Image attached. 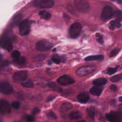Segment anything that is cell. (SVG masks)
<instances>
[{
	"label": "cell",
	"mask_w": 122,
	"mask_h": 122,
	"mask_svg": "<svg viewBox=\"0 0 122 122\" xmlns=\"http://www.w3.org/2000/svg\"><path fill=\"white\" fill-rule=\"evenodd\" d=\"M52 60L56 64H59L61 62V59L59 57V56L54 54L52 56Z\"/></svg>",
	"instance_id": "27"
},
{
	"label": "cell",
	"mask_w": 122,
	"mask_h": 122,
	"mask_svg": "<svg viewBox=\"0 0 122 122\" xmlns=\"http://www.w3.org/2000/svg\"><path fill=\"white\" fill-rule=\"evenodd\" d=\"M1 58V55L0 54V59Z\"/></svg>",
	"instance_id": "46"
},
{
	"label": "cell",
	"mask_w": 122,
	"mask_h": 122,
	"mask_svg": "<svg viewBox=\"0 0 122 122\" xmlns=\"http://www.w3.org/2000/svg\"><path fill=\"white\" fill-rule=\"evenodd\" d=\"M119 112H120L122 114V104H121L120 106H119Z\"/></svg>",
	"instance_id": "42"
},
{
	"label": "cell",
	"mask_w": 122,
	"mask_h": 122,
	"mask_svg": "<svg viewBox=\"0 0 122 122\" xmlns=\"http://www.w3.org/2000/svg\"><path fill=\"white\" fill-rule=\"evenodd\" d=\"M74 5L76 10L82 13H86L90 10V5L87 0H75Z\"/></svg>",
	"instance_id": "1"
},
{
	"label": "cell",
	"mask_w": 122,
	"mask_h": 122,
	"mask_svg": "<svg viewBox=\"0 0 122 122\" xmlns=\"http://www.w3.org/2000/svg\"><path fill=\"white\" fill-rule=\"evenodd\" d=\"M8 64V62H7V61H3L0 62V68L4 67V66H6V65Z\"/></svg>",
	"instance_id": "38"
},
{
	"label": "cell",
	"mask_w": 122,
	"mask_h": 122,
	"mask_svg": "<svg viewBox=\"0 0 122 122\" xmlns=\"http://www.w3.org/2000/svg\"><path fill=\"white\" fill-rule=\"evenodd\" d=\"M86 112L89 117L92 119H94L95 115V109L92 106H90L86 109Z\"/></svg>",
	"instance_id": "20"
},
{
	"label": "cell",
	"mask_w": 122,
	"mask_h": 122,
	"mask_svg": "<svg viewBox=\"0 0 122 122\" xmlns=\"http://www.w3.org/2000/svg\"><path fill=\"white\" fill-rule=\"evenodd\" d=\"M106 118L109 122H122V114L119 112L111 111L106 114Z\"/></svg>",
	"instance_id": "5"
},
{
	"label": "cell",
	"mask_w": 122,
	"mask_h": 122,
	"mask_svg": "<svg viewBox=\"0 0 122 122\" xmlns=\"http://www.w3.org/2000/svg\"><path fill=\"white\" fill-rule=\"evenodd\" d=\"M104 58L103 55H96L88 56L85 58L86 61H102Z\"/></svg>",
	"instance_id": "17"
},
{
	"label": "cell",
	"mask_w": 122,
	"mask_h": 122,
	"mask_svg": "<svg viewBox=\"0 0 122 122\" xmlns=\"http://www.w3.org/2000/svg\"><path fill=\"white\" fill-rule=\"evenodd\" d=\"M26 61V59L24 57H20L18 58L14 59L13 60V62L19 65H24Z\"/></svg>",
	"instance_id": "21"
},
{
	"label": "cell",
	"mask_w": 122,
	"mask_h": 122,
	"mask_svg": "<svg viewBox=\"0 0 122 122\" xmlns=\"http://www.w3.org/2000/svg\"><path fill=\"white\" fill-rule=\"evenodd\" d=\"M54 5V1L52 0H43L39 5V7L42 9L50 8Z\"/></svg>",
	"instance_id": "15"
},
{
	"label": "cell",
	"mask_w": 122,
	"mask_h": 122,
	"mask_svg": "<svg viewBox=\"0 0 122 122\" xmlns=\"http://www.w3.org/2000/svg\"><path fill=\"white\" fill-rule=\"evenodd\" d=\"M72 107V104L68 102H64L63 103L60 108V112L62 113H64L68 111L69 110H70Z\"/></svg>",
	"instance_id": "18"
},
{
	"label": "cell",
	"mask_w": 122,
	"mask_h": 122,
	"mask_svg": "<svg viewBox=\"0 0 122 122\" xmlns=\"http://www.w3.org/2000/svg\"><path fill=\"white\" fill-rule=\"evenodd\" d=\"M81 26L79 23L75 22L73 23L69 29V32L70 37L72 38L78 37L81 32Z\"/></svg>",
	"instance_id": "4"
},
{
	"label": "cell",
	"mask_w": 122,
	"mask_h": 122,
	"mask_svg": "<svg viewBox=\"0 0 122 122\" xmlns=\"http://www.w3.org/2000/svg\"><path fill=\"white\" fill-rule=\"evenodd\" d=\"M39 15L42 19H44L46 20L50 19L51 17V14L49 12L46 11L44 10L40 11L39 12Z\"/></svg>",
	"instance_id": "22"
},
{
	"label": "cell",
	"mask_w": 122,
	"mask_h": 122,
	"mask_svg": "<svg viewBox=\"0 0 122 122\" xmlns=\"http://www.w3.org/2000/svg\"><path fill=\"white\" fill-rule=\"evenodd\" d=\"M21 85L23 87L28 88H32L34 87V84L32 82L28 81H23L21 83Z\"/></svg>",
	"instance_id": "25"
},
{
	"label": "cell",
	"mask_w": 122,
	"mask_h": 122,
	"mask_svg": "<svg viewBox=\"0 0 122 122\" xmlns=\"http://www.w3.org/2000/svg\"><path fill=\"white\" fill-rule=\"evenodd\" d=\"M28 76L27 72L25 71H19L15 72L12 76V79L16 82L24 81Z\"/></svg>",
	"instance_id": "9"
},
{
	"label": "cell",
	"mask_w": 122,
	"mask_h": 122,
	"mask_svg": "<svg viewBox=\"0 0 122 122\" xmlns=\"http://www.w3.org/2000/svg\"><path fill=\"white\" fill-rule=\"evenodd\" d=\"M86 122V121L85 120H81V121H77V122Z\"/></svg>",
	"instance_id": "45"
},
{
	"label": "cell",
	"mask_w": 122,
	"mask_h": 122,
	"mask_svg": "<svg viewBox=\"0 0 122 122\" xmlns=\"http://www.w3.org/2000/svg\"><path fill=\"white\" fill-rule=\"evenodd\" d=\"M30 23L28 20H25L21 21L19 24V30L21 36L28 35L30 30Z\"/></svg>",
	"instance_id": "6"
},
{
	"label": "cell",
	"mask_w": 122,
	"mask_h": 122,
	"mask_svg": "<svg viewBox=\"0 0 122 122\" xmlns=\"http://www.w3.org/2000/svg\"><path fill=\"white\" fill-rule=\"evenodd\" d=\"M82 116V113L79 111H73L71 112L69 115V117L70 119L72 120H77L81 119Z\"/></svg>",
	"instance_id": "16"
},
{
	"label": "cell",
	"mask_w": 122,
	"mask_h": 122,
	"mask_svg": "<svg viewBox=\"0 0 122 122\" xmlns=\"http://www.w3.org/2000/svg\"><path fill=\"white\" fill-rule=\"evenodd\" d=\"M51 42L46 40H41L36 43L35 47L37 50L40 51H46L52 47Z\"/></svg>",
	"instance_id": "7"
},
{
	"label": "cell",
	"mask_w": 122,
	"mask_h": 122,
	"mask_svg": "<svg viewBox=\"0 0 122 122\" xmlns=\"http://www.w3.org/2000/svg\"><path fill=\"white\" fill-rule=\"evenodd\" d=\"M25 119L26 120L29 122H31L32 121H33L34 120V117L32 115H27L25 117Z\"/></svg>",
	"instance_id": "35"
},
{
	"label": "cell",
	"mask_w": 122,
	"mask_h": 122,
	"mask_svg": "<svg viewBox=\"0 0 122 122\" xmlns=\"http://www.w3.org/2000/svg\"><path fill=\"white\" fill-rule=\"evenodd\" d=\"M40 110L39 108H36L34 109H33V110L32 111V113L33 114H37V113H38L40 112Z\"/></svg>",
	"instance_id": "41"
},
{
	"label": "cell",
	"mask_w": 122,
	"mask_h": 122,
	"mask_svg": "<svg viewBox=\"0 0 122 122\" xmlns=\"http://www.w3.org/2000/svg\"><path fill=\"white\" fill-rule=\"evenodd\" d=\"M122 80V73L115 75L110 78V81L112 82H117Z\"/></svg>",
	"instance_id": "24"
},
{
	"label": "cell",
	"mask_w": 122,
	"mask_h": 122,
	"mask_svg": "<svg viewBox=\"0 0 122 122\" xmlns=\"http://www.w3.org/2000/svg\"><path fill=\"white\" fill-rule=\"evenodd\" d=\"M113 14L112 9L109 6H106L103 8L102 10L101 18L104 20H108L112 17Z\"/></svg>",
	"instance_id": "10"
},
{
	"label": "cell",
	"mask_w": 122,
	"mask_h": 122,
	"mask_svg": "<svg viewBox=\"0 0 122 122\" xmlns=\"http://www.w3.org/2000/svg\"><path fill=\"white\" fill-rule=\"evenodd\" d=\"M102 90L103 87L102 86L95 85L90 88V92L93 95L99 96L102 93Z\"/></svg>",
	"instance_id": "14"
},
{
	"label": "cell",
	"mask_w": 122,
	"mask_h": 122,
	"mask_svg": "<svg viewBox=\"0 0 122 122\" xmlns=\"http://www.w3.org/2000/svg\"><path fill=\"white\" fill-rule=\"evenodd\" d=\"M20 53L19 51L17 50H14L12 51L11 53V56L14 59H16L20 57Z\"/></svg>",
	"instance_id": "28"
},
{
	"label": "cell",
	"mask_w": 122,
	"mask_h": 122,
	"mask_svg": "<svg viewBox=\"0 0 122 122\" xmlns=\"http://www.w3.org/2000/svg\"><path fill=\"white\" fill-rule=\"evenodd\" d=\"M116 28L115 20H112L109 24V29L111 30H113Z\"/></svg>",
	"instance_id": "33"
},
{
	"label": "cell",
	"mask_w": 122,
	"mask_h": 122,
	"mask_svg": "<svg viewBox=\"0 0 122 122\" xmlns=\"http://www.w3.org/2000/svg\"><path fill=\"white\" fill-rule=\"evenodd\" d=\"M10 106L9 102L4 99L0 100V112L2 114H8L10 112Z\"/></svg>",
	"instance_id": "12"
},
{
	"label": "cell",
	"mask_w": 122,
	"mask_h": 122,
	"mask_svg": "<svg viewBox=\"0 0 122 122\" xmlns=\"http://www.w3.org/2000/svg\"><path fill=\"white\" fill-rule=\"evenodd\" d=\"M58 83L63 85L71 84L75 82L74 79L71 76L68 75H64L60 77L57 79Z\"/></svg>",
	"instance_id": "11"
},
{
	"label": "cell",
	"mask_w": 122,
	"mask_h": 122,
	"mask_svg": "<svg viewBox=\"0 0 122 122\" xmlns=\"http://www.w3.org/2000/svg\"><path fill=\"white\" fill-rule=\"evenodd\" d=\"M115 25H116V28H119L121 27V24L120 23V21L118 20H115Z\"/></svg>",
	"instance_id": "39"
},
{
	"label": "cell",
	"mask_w": 122,
	"mask_h": 122,
	"mask_svg": "<svg viewBox=\"0 0 122 122\" xmlns=\"http://www.w3.org/2000/svg\"><path fill=\"white\" fill-rule=\"evenodd\" d=\"M11 105H12V107L15 109H18L20 108V103L19 102L15 101L12 103Z\"/></svg>",
	"instance_id": "31"
},
{
	"label": "cell",
	"mask_w": 122,
	"mask_h": 122,
	"mask_svg": "<svg viewBox=\"0 0 122 122\" xmlns=\"http://www.w3.org/2000/svg\"><path fill=\"white\" fill-rule=\"evenodd\" d=\"M119 100L120 102H122V96H120L119 98Z\"/></svg>",
	"instance_id": "44"
},
{
	"label": "cell",
	"mask_w": 122,
	"mask_h": 122,
	"mask_svg": "<svg viewBox=\"0 0 122 122\" xmlns=\"http://www.w3.org/2000/svg\"><path fill=\"white\" fill-rule=\"evenodd\" d=\"M55 96H54V95H50L48 97V98H47V101L48 102H50V101H51V100H53L54 98H55Z\"/></svg>",
	"instance_id": "40"
},
{
	"label": "cell",
	"mask_w": 122,
	"mask_h": 122,
	"mask_svg": "<svg viewBox=\"0 0 122 122\" xmlns=\"http://www.w3.org/2000/svg\"><path fill=\"white\" fill-rule=\"evenodd\" d=\"M119 3L122 4V0H116Z\"/></svg>",
	"instance_id": "43"
},
{
	"label": "cell",
	"mask_w": 122,
	"mask_h": 122,
	"mask_svg": "<svg viewBox=\"0 0 122 122\" xmlns=\"http://www.w3.org/2000/svg\"><path fill=\"white\" fill-rule=\"evenodd\" d=\"M49 86L50 87H51L52 89H54L55 90H59V88L58 87V86L56 85V84L55 83H54V82H50L49 83Z\"/></svg>",
	"instance_id": "34"
},
{
	"label": "cell",
	"mask_w": 122,
	"mask_h": 122,
	"mask_svg": "<svg viewBox=\"0 0 122 122\" xmlns=\"http://www.w3.org/2000/svg\"><path fill=\"white\" fill-rule=\"evenodd\" d=\"M13 89L11 85L8 82L2 81L0 82V92L5 95H9L13 92Z\"/></svg>",
	"instance_id": "8"
},
{
	"label": "cell",
	"mask_w": 122,
	"mask_h": 122,
	"mask_svg": "<svg viewBox=\"0 0 122 122\" xmlns=\"http://www.w3.org/2000/svg\"><path fill=\"white\" fill-rule=\"evenodd\" d=\"M96 37L97 39V41L100 43H103V38L102 36L100 34V33H96Z\"/></svg>",
	"instance_id": "30"
},
{
	"label": "cell",
	"mask_w": 122,
	"mask_h": 122,
	"mask_svg": "<svg viewBox=\"0 0 122 122\" xmlns=\"http://www.w3.org/2000/svg\"><path fill=\"white\" fill-rule=\"evenodd\" d=\"M118 68V66H117L116 67H115V68H109L107 69L106 73L108 75H112V74L115 73L117 71Z\"/></svg>",
	"instance_id": "26"
},
{
	"label": "cell",
	"mask_w": 122,
	"mask_h": 122,
	"mask_svg": "<svg viewBox=\"0 0 122 122\" xmlns=\"http://www.w3.org/2000/svg\"><path fill=\"white\" fill-rule=\"evenodd\" d=\"M47 114H48V116L49 117L53 118L54 119H56L57 118V116H56V114L52 112H50Z\"/></svg>",
	"instance_id": "36"
},
{
	"label": "cell",
	"mask_w": 122,
	"mask_h": 122,
	"mask_svg": "<svg viewBox=\"0 0 122 122\" xmlns=\"http://www.w3.org/2000/svg\"><path fill=\"white\" fill-rule=\"evenodd\" d=\"M96 67L95 65H88L79 68L76 71L77 76L82 77L86 76L94 71Z\"/></svg>",
	"instance_id": "2"
},
{
	"label": "cell",
	"mask_w": 122,
	"mask_h": 122,
	"mask_svg": "<svg viewBox=\"0 0 122 122\" xmlns=\"http://www.w3.org/2000/svg\"><path fill=\"white\" fill-rule=\"evenodd\" d=\"M110 89L112 91H116L117 90V87L116 85H114V84H112L110 86Z\"/></svg>",
	"instance_id": "37"
},
{
	"label": "cell",
	"mask_w": 122,
	"mask_h": 122,
	"mask_svg": "<svg viewBox=\"0 0 122 122\" xmlns=\"http://www.w3.org/2000/svg\"><path fill=\"white\" fill-rule=\"evenodd\" d=\"M0 46L8 51H11L13 46L10 38L6 34L2 35L0 38Z\"/></svg>",
	"instance_id": "3"
},
{
	"label": "cell",
	"mask_w": 122,
	"mask_h": 122,
	"mask_svg": "<svg viewBox=\"0 0 122 122\" xmlns=\"http://www.w3.org/2000/svg\"><path fill=\"white\" fill-rule=\"evenodd\" d=\"M120 50L118 49H114L113 50H112L110 53V57H113L116 56L119 53Z\"/></svg>",
	"instance_id": "32"
},
{
	"label": "cell",
	"mask_w": 122,
	"mask_h": 122,
	"mask_svg": "<svg viewBox=\"0 0 122 122\" xmlns=\"http://www.w3.org/2000/svg\"><path fill=\"white\" fill-rule=\"evenodd\" d=\"M107 82V80L104 78H100L95 79L92 81V84L96 86H102Z\"/></svg>",
	"instance_id": "19"
},
{
	"label": "cell",
	"mask_w": 122,
	"mask_h": 122,
	"mask_svg": "<svg viewBox=\"0 0 122 122\" xmlns=\"http://www.w3.org/2000/svg\"><path fill=\"white\" fill-rule=\"evenodd\" d=\"M113 14L118 19L122 20V11L119 10H116L114 12Z\"/></svg>",
	"instance_id": "29"
},
{
	"label": "cell",
	"mask_w": 122,
	"mask_h": 122,
	"mask_svg": "<svg viewBox=\"0 0 122 122\" xmlns=\"http://www.w3.org/2000/svg\"><path fill=\"white\" fill-rule=\"evenodd\" d=\"M22 18V16L20 14H17L14 17L13 19L12 20V23L14 25H17L18 24H20V21L21 20Z\"/></svg>",
	"instance_id": "23"
},
{
	"label": "cell",
	"mask_w": 122,
	"mask_h": 122,
	"mask_svg": "<svg viewBox=\"0 0 122 122\" xmlns=\"http://www.w3.org/2000/svg\"><path fill=\"white\" fill-rule=\"evenodd\" d=\"M77 98L79 102L82 103H85L89 101L90 96L87 92H82L80 93L77 95Z\"/></svg>",
	"instance_id": "13"
}]
</instances>
